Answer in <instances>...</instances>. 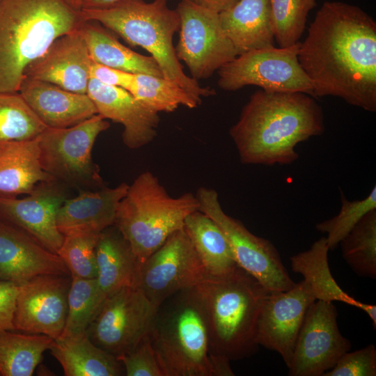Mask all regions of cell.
Masks as SVG:
<instances>
[{"mask_svg": "<svg viewBox=\"0 0 376 376\" xmlns=\"http://www.w3.org/2000/svg\"><path fill=\"white\" fill-rule=\"evenodd\" d=\"M298 59L315 98L338 97L376 111V22L359 7L324 2L299 44Z\"/></svg>", "mask_w": 376, "mask_h": 376, "instance_id": "obj_1", "label": "cell"}, {"mask_svg": "<svg viewBox=\"0 0 376 376\" xmlns=\"http://www.w3.org/2000/svg\"><path fill=\"white\" fill-rule=\"evenodd\" d=\"M324 131L323 111L315 97L261 89L251 95L229 134L242 163L272 166L297 161L296 146Z\"/></svg>", "mask_w": 376, "mask_h": 376, "instance_id": "obj_2", "label": "cell"}, {"mask_svg": "<svg viewBox=\"0 0 376 376\" xmlns=\"http://www.w3.org/2000/svg\"><path fill=\"white\" fill-rule=\"evenodd\" d=\"M164 376H232L229 361L213 355L205 313L196 287L156 309L148 333Z\"/></svg>", "mask_w": 376, "mask_h": 376, "instance_id": "obj_3", "label": "cell"}, {"mask_svg": "<svg viewBox=\"0 0 376 376\" xmlns=\"http://www.w3.org/2000/svg\"><path fill=\"white\" fill-rule=\"evenodd\" d=\"M83 22L66 0H0V92H19L26 68Z\"/></svg>", "mask_w": 376, "mask_h": 376, "instance_id": "obj_4", "label": "cell"}, {"mask_svg": "<svg viewBox=\"0 0 376 376\" xmlns=\"http://www.w3.org/2000/svg\"><path fill=\"white\" fill-rule=\"evenodd\" d=\"M196 288L213 355L230 361L254 354L258 317L269 292L240 267L224 276H207Z\"/></svg>", "mask_w": 376, "mask_h": 376, "instance_id": "obj_5", "label": "cell"}, {"mask_svg": "<svg viewBox=\"0 0 376 376\" xmlns=\"http://www.w3.org/2000/svg\"><path fill=\"white\" fill-rule=\"evenodd\" d=\"M84 21H95L111 30L132 46L149 52L157 61L164 78L174 82L201 102V97L215 94L201 87L183 71L173 46L180 19L168 0H119L103 8H81Z\"/></svg>", "mask_w": 376, "mask_h": 376, "instance_id": "obj_6", "label": "cell"}, {"mask_svg": "<svg viewBox=\"0 0 376 376\" xmlns=\"http://www.w3.org/2000/svg\"><path fill=\"white\" fill-rule=\"evenodd\" d=\"M197 210L196 195L172 197L153 173L145 171L129 185L113 226L130 245L140 266L171 235L182 229L186 218Z\"/></svg>", "mask_w": 376, "mask_h": 376, "instance_id": "obj_7", "label": "cell"}, {"mask_svg": "<svg viewBox=\"0 0 376 376\" xmlns=\"http://www.w3.org/2000/svg\"><path fill=\"white\" fill-rule=\"evenodd\" d=\"M109 127L100 114L65 128L47 127L38 137L43 170L57 181L75 187L101 184L92 150L98 135Z\"/></svg>", "mask_w": 376, "mask_h": 376, "instance_id": "obj_8", "label": "cell"}, {"mask_svg": "<svg viewBox=\"0 0 376 376\" xmlns=\"http://www.w3.org/2000/svg\"><path fill=\"white\" fill-rule=\"evenodd\" d=\"M299 44L253 49L237 56L218 70L219 87L235 91L251 85L265 91L301 92L314 97L313 85L299 62Z\"/></svg>", "mask_w": 376, "mask_h": 376, "instance_id": "obj_9", "label": "cell"}, {"mask_svg": "<svg viewBox=\"0 0 376 376\" xmlns=\"http://www.w3.org/2000/svg\"><path fill=\"white\" fill-rule=\"evenodd\" d=\"M196 196L199 210L210 217L225 234L239 267L269 292L285 291L295 285L274 244L251 233L222 209L217 192L200 187Z\"/></svg>", "mask_w": 376, "mask_h": 376, "instance_id": "obj_10", "label": "cell"}, {"mask_svg": "<svg viewBox=\"0 0 376 376\" xmlns=\"http://www.w3.org/2000/svg\"><path fill=\"white\" fill-rule=\"evenodd\" d=\"M175 10L180 19L175 54L188 67L192 78H208L237 56L219 13L192 0H182Z\"/></svg>", "mask_w": 376, "mask_h": 376, "instance_id": "obj_11", "label": "cell"}, {"mask_svg": "<svg viewBox=\"0 0 376 376\" xmlns=\"http://www.w3.org/2000/svg\"><path fill=\"white\" fill-rule=\"evenodd\" d=\"M207 276L182 228L171 235L139 266L136 288L157 308L171 295L196 287Z\"/></svg>", "mask_w": 376, "mask_h": 376, "instance_id": "obj_12", "label": "cell"}, {"mask_svg": "<svg viewBox=\"0 0 376 376\" xmlns=\"http://www.w3.org/2000/svg\"><path fill=\"white\" fill-rule=\"evenodd\" d=\"M156 309L138 288H122L105 299L86 334L96 345L118 357L148 334Z\"/></svg>", "mask_w": 376, "mask_h": 376, "instance_id": "obj_13", "label": "cell"}, {"mask_svg": "<svg viewBox=\"0 0 376 376\" xmlns=\"http://www.w3.org/2000/svg\"><path fill=\"white\" fill-rule=\"evenodd\" d=\"M337 317L333 302L315 300L308 306L288 366V375H323L350 351L351 343L341 334Z\"/></svg>", "mask_w": 376, "mask_h": 376, "instance_id": "obj_14", "label": "cell"}, {"mask_svg": "<svg viewBox=\"0 0 376 376\" xmlns=\"http://www.w3.org/2000/svg\"><path fill=\"white\" fill-rule=\"evenodd\" d=\"M70 281L69 276L45 274L20 284L15 330L58 338L65 322Z\"/></svg>", "mask_w": 376, "mask_h": 376, "instance_id": "obj_15", "label": "cell"}, {"mask_svg": "<svg viewBox=\"0 0 376 376\" xmlns=\"http://www.w3.org/2000/svg\"><path fill=\"white\" fill-rule=\"evenodd\" d=\"M315 300L304 281L285 291L269 292L258 317V344L278 352L288 366L306 312Z\"/></svg>", "mask_w": 376, "mask_h": 376, "instance_id": "obj_16", "label": "cell"}, {"mask_svg": "<svg viewBox=\"0 0 376 376\" xmlns=\"http://www.w3.org/2000/svg\"><path fill=\"white\" fill-rule=\"evenodd\" d=\"M58 182H40L22 198L0 194V218L22 230L55 253L64 237L58 229L56 216L68 199L64 189Z\"/></svg>", "mask_w": 376, "mask_h": 376, "instance_id": "obj_17", "label": "cell"}, {"mask_svg": "<svg viewBox=\"0 0 376 376\" xmlns=\"http://www.w3.org/2000/svg\"><path fill=\"white\" fill-rule=\"evenodd\" d=\"M81 25L57 38L26 68L24 78L51 83L70 92L87 94L92 59Z\"/></svg>", "mask_w": 376, "mask_h": 376, "instance_id": "obj_18", "label": "cell"}, {"mask_svg": "<svg viewBox=\"0 0 376 376\" xmlns=\"http://www.w3.org/2000/svg\"><path fill=\"white\" fill-rule=\"evenodd\" d=\"M87 95L97 114L123 126L122 139L129 148L143 147L157 136L159 113L142 104L128 91L90 78Z\"/></svg>", "mask_w": 376, "mask_h": 376, "instance_id": "obj_19", "label": "cell"}, {"mask_svg": "<svg viewBox=\"0 0 376 376\" xmlns=\"http://www.w3.org/2000/svg\"><path fill=\"white\" fill-rule=\"evenodd\" d=\"M45 274L70 272L58 254L0 218V280L20 285Z\"/></svg>", "mask_w": 376, "mask_h": 376, "instance_id": "obj_20", "label": "cell"}, {"mask_svg": "<svg viewBox=\"0 0 376 376\" xmlns=\"http://www.w3.org/2000/svg\"><path fill=\"white\" fill-rule=\"evenodd\" d=\"M19 93L47 127H72L97 114L87 94L70 92L51 83L24 78Z\"/></svg>", "mask_w": 376, "mask_h": 376, "instance_id": "obj_21", "label": "cell"}, {"mask_svg": "<svg viewBox=\"0 0 376 376\" xmlns=\"http://www.w3.org/2000/svg\"><path fill=\"white\" fill-rule=\"evenodd\" d=\"M129 185L104 187L96 191H81L67 199L56 216L58 230L64 236L79 233H100L113 226L119 204L127 194Z\"/></svg>", "mask_w": 376, "mask_h": 376, "instance_id": "obj_22", "label": "cell"}, {"mask_svg": "<svg viewBox=\"0 0 376 376\" xmlns=\"http://www.w3.org/2000/svg\"><path fill=\"white\" fill-rule=\"evenodd\" d=\"M219 15L237 56L274 47L270 0H239Z\"/></svg>", "mask_w": 376, "mask_h": 376, "instance_id": "obj_23", "label": "cell"}, {"mask_svg": "<svg viewBox=\"0 0 376 376\" xmlns=\"http://www.w3.org/2000/svg\"><path fill=\"white\" fill-rule=\"evenodd\" d=\"M104 230L95 249L98 287L107 298L127 287H136L139 263L130 245L115 226Z\"/></svg>", "mask_w": 376, "mask_h": 376, "instance_id": "obj_24", "label": "cell"}, {"mask_svg": "<svg viewBox=\"0 0 376 376\" xmlns=\"http://www.w3.org/2000/svg\"><path fill=\"white\" fill-rule=\"evenodd\" d=\"M38 137L0 146L1 195H28L40 182L56 180L41 166Z\"/></svg>", "mask_w": 376, "mask_h": 376, "instance_id": "obj_25", "label": "cell"}, {"mask_svg": "<svg viewBox=\"0 0 376 376\" xmlns=\"http://www.w3.org/2000/svg\"><path fill=\"white\" fill-rule=\"evenodd\" d=\"M329 251L326 237H320L308 250L290 258L292 271L303 276V281L308 284L316 300L343 302L373 317L376 312L375 305L354 299L336 283L329 267Z\"/></svg>", "mask_w": 376, "mask_h": 376, "instance_id": "obj_26", "label": "cell"}, {"mask_svg": "<svg viewBox=\"0 0 376 376\" xmlns=\"http://www.w3.org/2000/svg\"><path fill=\"white\" fill-rule=\"evenodd\" d=\"M49 350L61 364L65 376H118L123 373L117 358L88 338L61 337L54 339Z\"/></svg>", "mask_w": 376, "mask_h": 376, "instance_id": "obj_27", "label": "cell"}, {"mask_svg": "<svg viewBox=\"0 0 376 376\" xmlns=\"http://www.w3.org/2000/svg\"><path fill=\"white\" fill-rule=\"evenodd\" d=\"M183 229L208 276H224L239 267L225 234L210 217L197 210L186 218Z\"/></svg>", "mask_w": 376, "mask_h": 376, "instance_id": "obj_28", "label": "cell"}, {"mask_svg": "<svg viewBox=\"0 0 376 376\" xmlns=\"http://www.w3.org/2000/svg\"><path fill=\"white\" fill-rule=\"evenodd\" d=\"M81 29L93 61L133 74L163 77L152 56L138 54L124 46L100 23L84 21Z\"/></svg>", "mask_w": 376, "mask_h": 376, "instance_id": "obj_29", "label": "cell"}, {"mask_svg": "<svg viewBox=\"0 0 376 376\" xmlns=\"http://www.w3.org/2000/svg\"><path fill=\"white\" fill-rule=\"evenodd\" d=\"M54 339L42 334L0 331V375L31 376Z\"/></svg>", "mask_w": 376, "mask_h": 376, "instance_id": "obj_30", "label": "cell"}, {"mask_svg": "<svg viewBox=\"0 0 376 376\" xmlns=\"http://www.w3.org/2000/svg\"><path fill=\"white\" fill-rule=\"evenodd\" d=\"M128 91L142 104L158 113L172 112L181 105L194 109L201 104L174 82L151 75L134 74Z\"/></svg>", "mask_w": 376, "mask_h": 376, "instance_id": "obj_31", "label": "cell"}, {"mask_svg": "<svg viewBox=\"0 0 376 376\" xmlns=\"http://www.w3.org/2000/svg\"><path fill=\"white\" fill-rule=\"evenodd\" d=\"M106 297L96 278L71 277L68 293V311L61 337L80 336L87 329Z\"/></svg>", "mask_w": 376, "mask_h": 376, "instance_id": "obj_32", "label": "cell"}, {"mask_svg": "<svg viewBox=\"0 0 376 376\" xmlns=\"http://www.w3.org/2000/svg\"><path fill=\"white\" fill-rule=\"evenodd\" d=\"M47 128L19 92H0V146L36 139Z\"/></svg>", "mask_w": 376, "mask_h": 376, "instance_id": "obj_33", "label": "cell"}, {"mask_svg": "<svg viewBox=\"0 0 376 376\" xmlns=\"http://www.w3.org/2000/svg\"><path fill=\"white\" fill-rule=\"evenodd\" d=\"M340 244L344 260L357 275L376 278V210L367 213Z\"/></svg>", "mask_w": 376, "mask_h": 376, "instance_id": "obj_34", "label": "cell"}, {"mask_svg": "<svg viewBox=\"0 0 376 376\" xmlns=\"http://www.w3.org/2000/svg\"><path fill=\"white\" fill-rule=\"evenodd\" d=\"M315 6V0H270L274 36L279 47L299 42L308 15Z\"/></svg>", "mask_w": 376, "mask_h": 376, "instance_id": "obj_35", "label": "cell"}, {"mask_svg": "<svg viewBox=\"0 0 376 376\" xmlns=\"http://www.w3.org/2000/svg\"><path fill=\"white\" fill-rule=\"evenodd\" d=\"M100 233H79L63 236L56 254L65 263L71 277H97L95 249Z\"/></svg>", "mask_w": 376, "mask_h": 376, "instance_id": "obj_36", "label": "cell"}, {"mask_svg": "<svg viewBox=\"0 0 376 376\" xmlns=\"http://www.w3.org/2000/svg\"><path fill=\"white\" fill-rule=\"evenodd\" d=\"M376 210V187L362 200L350 201L341 193V207L336 216L316 224L315 228L327 234L329 250L337 247L342 240L369 212Z\"/></svg>", "mask_w": 376, "mask_h": 376, "instance_id": "obj_37", "label": "cell"}, {"mask_svg": "<svg viewBox=\"0 0 376 376\" xmlns=\"http://www.w3.org/2000/svg\"><path fill=\"white\" fill-rule=\"evenodd\" d=\"M376 349L374 345L343 354L335 366L322 376H375Z\"/></svg>", "mask_w": 376, "mask_h": 376, "instance_id": "obj_38", "label": "cell"}, {"mask_svg": "<svg viewBox=\"0 0 376 376\" xmlns=\"http://www.w3.org/2000/svg\"><path fill=\"white\" fill-rule=\"evenodd\" d=\"M116 358L122 363L127 376H164L148 334L132 350Z\"/></svg>", "mask_w": 376, "mask_h": 376, "instance_id": "obj_39", "label": "cell"}, {"mask_svg": "<svg viewBox=\"0 0 376 376\" xmlns=\"http://www.w3.org/2000/svg\"><path fill=\"white\" fill-rule=\"evenodd\" d=\"M19 285L0 280V331H15L13 324Z\"/></svg>", "mask_w": 376, "mask_h": 376, "instance_id": "obj_40", "label": "cell"}, {"mask_svg": "<svg viewBox=\"0 0 376 376\" xmlns=\"http://www.w3.org/2000/svg\"><path fill=\"white\" fill-rule=\"evenodd\" d=\"M90 78L111 86L123 88L128 91L132 85L134 74L117 70L92 61Z\"/></svg>", "mask_w": 376, "mask_h": 376, "instance_id": "obj_41", "label": "cell"}, {"mask_svg": "<svg viewBox=\"0 0 376 376\" xmlns=\"http://www.w3.org/2000/svg\"><path fill=\"white\" fill-rule=\"evenodd\" d=\"M196 4L212 10L217 13H220L233 5L239 0H192Z\"/></svg>", "mask_w": 376, "mask_h": 376, "instance_id": "obj_42", "label": "cell"}, {"mask_svg": "<svg viewBox=\"0 0 376 376\" xmlns=\"http://www.w3.org/2000/svg\"><path fill=\"white\" fill-rule=\"evenodd\" d=\"M118 1L119 0H81V8H103L110 6Z\"/></svg>", "mask_w": 376, "mask_h": 376, "instance_id": "obj_43", "label": "cell"}, {"mask_svg": "<svg viewBox=\"0 0 376 376\" xmlns=\"http://www.w3.org/2000/svg\"><path fill=\"white\" fill-rule=\"evenodd\" d=\"M68 3L77 10L81 8V0H66Z\"/></svg>", "mask_w": 376, "mask_h": 376, "instance_id": "obj_44", "label": "cell"}]
</instances>
